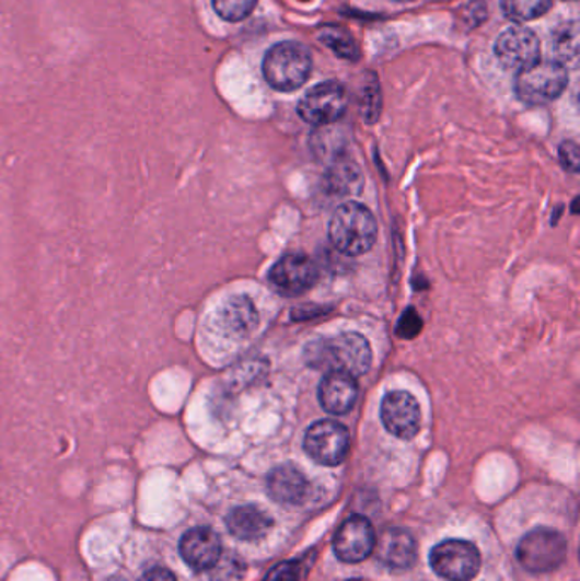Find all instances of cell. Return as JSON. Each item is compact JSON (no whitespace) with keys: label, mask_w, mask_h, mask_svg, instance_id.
<instances>
[{"label":"cell","mask_w":580,"mask_h":581,"mask_svg":"<svg viewBox=\"0 0 580 581\" xmlns=\"http://www.w3.org/2000/svg\"><path fill=\"white\" fill-rule=\"evenodd\" d=\"M370 342L361 334L344 332L334 337H322L306 344L305 361L322 373H344L352 377L363 376L371 368Z\"/></svg>","instance_id":"cell-1"},{"label":"cell","mask_w":580,"mask_h":581,"mask_svg":"<svg viewBox=\"0 0 580 581\" xmlns=\"http://www.w3.org/2000/svg\"><path fill=\"white\" fill-rule=\"evenodd\" d=\"M379 223L367 206L356 201L344 202L336 209L328 224V236L334 247L349 257L367 254L376 244Z\"/></svg>","instance_id":"cell-2"},{"label":"cell","mask_w":580,"mask_h":581,"mask_svg":"<svg viewBox=\"0 0 580 581\" xmlns=\"http://www.w3.org/2000/svg\"><path fill=\"white\" fill-rule=\"evenodd\" d=\"M263 72L266 82L276 91H297L312 72V54L302 43H278L266 54Z\"/></svg>","instance_id":"cell-3"},{"label":"cell","mask_w":580,"mask_h":581,"mask_svg":"<svg viewBox=\"0 0 580 581\" xmlns=\"http://www.w3.org/2000/svg\"><path fill=\"white\" fill-rule=\"evenodd\" d=\"M569 84V72L560 61H538L518 73L515 94L530 106H542L558 100Z\"/></svg>","instance_id":"cell-4"},{"label":"cell","mask_w":580,"mask_h":581,"mask_svg":"<svg viewBox=\"0 0 580 581\" xmlns=\"http://www.w3.org/2000/svg\"><path fill=\"white\" fill-rule=\"evenodd\" d=\"M567 541L554 528H535L521 539L518 559L531 573H548L566 561Z\"/></svg>","instance_id":"cell-5"},{"label":"cell","mask_w":580,"mask_h":581,"mask_svg":"<svg viewBox=\"0 0 580 581\" xmlns=\"http://www.w3.org/2000/svg\"><path fill=\"white\" fill-rule=\"evenodd\" d=\"M348 109V92L336 80L310 89L298 104V115L313 126L339 121Z\"/></svg>","instance_id":"cell-6"},{"label":"cell","mask_w":580,"mask_h":581,"mask_svg":"<svg viewBox=\"0 0 580 581\" xmlns=\"http://www.w3.org/2000/svg\"><path fill=\"white\" fill-rule=\"evenodd\" d=\"M480 553L466 541L450 539L431 551V567L448 581H472L480 571Z\"/></svg>","instance_id":"cell-7"},{"label":"cell","mask_w":580,"mask_h":581,"mask_svg":"<svg viewBox=\"0 0 580 581\" xmlns=\"http://www.w3.org/2000/svg\"><path fill=\"white\" fill-rule=\"evenodd\" d=\"M303 448L315 463L337 466L348 456V429L334 420H318L306 430Z\"/></svg>","instance_id":"cell-8"},{"label":"cell","mask_w":580,"mask_h":581,"mask_svg":"<svg viewBox=\"0 0 580 581\" xmlns=\"http://www.w3.org/2000/svg\"><path fill=\"white\" fill-rule=\"evenodd\" d=\"M496 57L506 69L523 72L540 61L538 36L530 27H509L497 38Z\"/></svg>","instance_id":"cell-9"},{"label":"cell","mask_w":580,"mask_h":581,"mask_svg":"<svg viewBox=\"0 0 580 581\" xmlns=\"http://www.w3.org/2000/svg\"><path fill=\"white\" fill-rule=\"evenodd\" d=\"M383 426L394 438L410 441L420 429V408L417 399L404 390L385 395L380 408Z\"/></svg>","instance_id":"cell-10"},{"label":"cell","mask_w":580,"mask_h":581,"mask_svg":"<svg viewBox=\"0 0 580 581\" xmlns=\"http://www.w3.org/2000/svg\"><path fill=\"white\" fill-rule=\"evenodd\" d=\"M268 279L279 293L294 297L317 282L318 270L305 254H287L271 267Z\"/></svg>","instance_id":"cell-11"},{"label":"cell","mask_w":580,"mask_h":581,"mask_svg":"<svg viewBox=\"0 0 580 581\" xmlns=\"http://www.w3.org/2000/svg\"><path fill=\"white\" fill-rule=\"evenodd\" d=\"M376 536L367 516L355 515L340 525L334 537V551L344 562H361L374 551Z\"/></svg>","instance_id":"cell-12"},{"label":"cell","mask_w":580,"mask_h":581,"mask_svg":"<svg viewBox=\"0 0 580 581\" xmlns=\"http://www.w3.org/2000/svg\"><path fill=\"white\" fill-rule=\"evenodd\" d=\"M179 553L187 567H192L193 570H210L222 555V541L211 528H192L181 539Z\"/></svg>","instance_id":"cell-13"},{"label":"cell","mask_w":580,"mask_h":581,"mask_svg":"<svg viewBox=\"0 0 580 581\" xmlns=\"http://www.w3.org/2000/svg\"><path fill=\"white\" fill-rule=\"evenodd\" d=\"M376 558L394 570H410L416 565L417 544L404 528H386L374 544Z\"/></svg>","instance_id":"cell-14"},{"label":"cell","mask_w":580,"mask_h":581,"mask_svg":"<svg viewBox=\"0 0 580 581\" xmlns=\"http://www.w3.org/2000/svg\"><path fill=\"white\" fill-rule=\"evenodd\" d=\"M356 377L344 373H325L318 386V399L327 414L346 415L358 402Z\"/></svg>","instance_id":"cell-15"},{"label":"cell","mask_w":580,"mask_h":581,"mask_svg":"<svg viewBox=\"0 0 580 581\" xmlns=\"http://www.w3.org/2000/svg\"><path fill=\"white\" fill-rule=\"evenodd\" d=\"M268 491L272 500L285 506H298L309 495V481L303 473L291 464L278 466L269 473Z\"/></svg>","instance_id":"cell-16"},{"label":"cell","mask_w":580,"mask_h":581,"mask_svg":"<svg viewBox=\"0 0 580 581\" xmlns=\"http://www.w3.org/2000/svg\"><path fill=\"white\" fill-rule=\"evenodd\" d=\"M271 525V516L254 506L237 507L227 516V527L230 534L242 541L260 539L268 534Z\"/></svg>","instance_id":"cell-17"},{"label":"cell","mask_w":580,"mask_h":581,"mask_svg":"<svg viewBox=\"0 0 580 581\" xmlns=\"http://www.w3.org/2000/svg\"><path fill=\"white\" fill-rule=\"evenodd\" d=\"M227 327L235 334L247 335L256 330L259 323L256 306L247 297H235L227 303L223 313Z\"/></svg>","instance_id":"cell-18"},{"label":"cell","mask_w":580,"mask_h":581,"mask_svg":"<svg viewBox=\"0 0 580 581\" xmlns=\"http://www.w3.org/2000/svg\"><path fill=\"white\" fill-rule=\"evenodd\" d=\"M328 189L336 194H355L361 189L363 177L359 174L358 167L351 162H337L328 171L327 179Z\"/></svg>","instance_id":"cell-19"},{"label":"cell","mask_w":580,"mask_h":581,"mask_svg":"<svg viewBox=\"0 0 580 581\" xmlns=\"http://www.w3.org/2000/svg\"><path fill=\"white\" fill-rule=\"evenodd\" d=\"M554 0H500L506 18L515 23H526L546 14Z\"/></svg>","instance_id":"cell-20"},{"label":"cell","mask_w":580,"mask_h":581,"mask_svg":"<svg viewBox=\"0 0 580 581\" xmlns=\"http://www.w3.org/2000/svg\"><path fill=\"white\" fill-rule=\"evenodd\" d=\"M321 42L328 46L337 57L356 60L359 57L358 45L348 31L339 26H325L321 31Z\"/></svg>","instance_id":"cell-21"},{"label":"cell","mask_w":580,"mask_h":581,"mask_svg":"<svg viewBox=\"0 0 580 581\" xmlns=\"http://www.w3.org/2000/svg\"><path fill=\"white\" fill-rule=\"evenodd\" d=\"M555 54L560 60H572L579 51V26L577 23H567L554 35Z\"/></svg>","instance_id":"cell-22"},{"label":"cell","mask_w":580,"mask_h":581,"mask_svg":"<svg viewBox=\"0 0 580 581\" xmlns=\"http://www.w3.org/2000/svg\"><path fill=\"white\" fill-rule=\"evenodd\" d=\"M257 0H213V8L222 20L239 23L251 15L256 8Z\"/></svg>","instance_id":"cell-23"},{"label":"cell","mask_w":580,"mask_h":581,"mask_svg":"<svg viewBox=\"0 0 580 581\" xmlns=\"http://www.w3.org/2000/svg\"><path fill=\"white\" fill-rule=\"evenodd\" d=\"M361 113L368 123L379 119L380 113V89L379 82H373L370 88L364 89L363 101H361Z\"/></svg>","instance_id":"cell-24"},{"label":"cell","mask_w":580,"mask_h":581,"mask_svg":"<svg viewBox=\"0 0 580 581\" xmlns=\"http://www.w3.org/2000/svg\"><path fill=\"white\" fill-rule=\"evenodd\" d=\"M422 330V319L414 309L405 310L398 319L397 334L402 338H414Z\"/></svg>","instance_id":"cell-25"},{"label":"cell","mask_w":580,"mask_h":581,"mask_svg":"<svg viewBox=\"0 0 580 581\" xmlns=\"http://www.w3.org/2000/svg\"><path fill=\"white\" fill-rule=\"evenodd\" d=\"M579 144L576 141L569 140L566 143H561L560 147V162L564 169L569 172L579 171L580 160Z\"/></svg>","instance_id":"cell-26"},{"label":"cell","mask_w":580,"mask_h":581,"mask_svg":"<svg viewBox=\"0 0 580 581\" xmlns=\"http://www.w3.org/2000/svg\"><path fill=\"white\" fill-rule=\"evenodd\" d=\"M264 581H300V568L293 561L281 562Z\"/></svg>","instance_id":"cell-27"},{"label":"cell","mask_w":580,"mask_h":581,"mask_svg":"<svg viewBox=\"0 0 580 581\" xmlns=\"http://www.w3.org/2000/svg\"><path fill=\"white\" fill-rule=\"evenodd\" d=\"M138 581H177L176 577L165 568H153V570L147 571L142 578Z\"/></svg>","instance_id":"cell-28"},{"label":"cell","mask_w":580,"mask_h":581,"mask_svg":"<svg viewBox=\"0 0 580 581\" xmlns=\"http://www.w3.org/2000/svg\"><path fill=\"white\" fill-rule=\"evenodd\" d=\"M398 2H407V0H398Z\"/></svg>","instance_id":"cell-29"}]
</instances>
